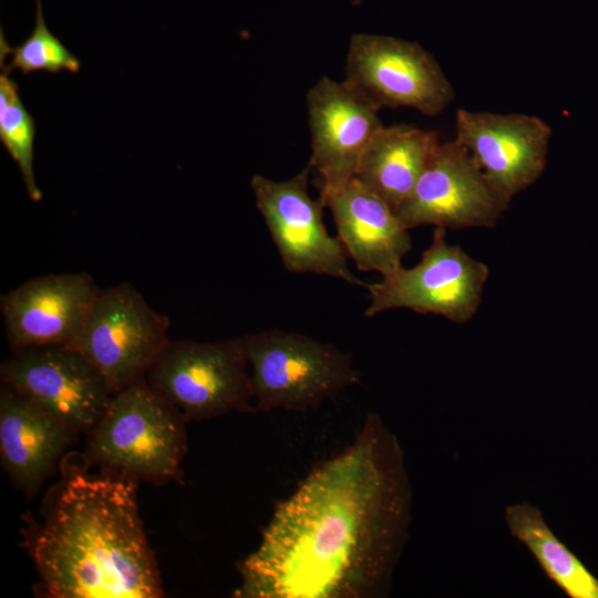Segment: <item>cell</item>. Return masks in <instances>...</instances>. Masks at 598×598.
<instances>
[{
  "label": "cell",
  "instance_id": "obj_6",
  "mask_svg": "<svg viewBox=\"0 0 598 598\" xmlns=\"http://www.w3.org/2000/svg\"><path fill=\"white\" fill-rule=\"evenodd\" d=\"M171 321L131 283L100 290L70 344L105 378L113 394L146 379L169 341Z\"/></svg>",
  "mask_w": 598,
  "mask_h": 598
},
{
  "label": "cell",
  "instance_id": "obj_2",
  "mask_svg": "<svg viewBox=\"0 0 598 598\" xmlns=\"http://www.w3.org/2000/svg\"><path fill=\"white\" fill-rule=\"evenodd\" d=\"M25 547L53 598H159L155 554L137 503V481L63 463Z\"/></svg>",
  "mask_w": 598,
  "mask_h": 598
},
{
  "label": "cell",
  "instance_id": "obj_4",
  "mask_svg": "<svg viewBox=\"0 0 598 598\" xmlns=\"http://www.w3.org/2000/svg\"><path fill=\"white\" fill-rule=\"evenodd\" d=\"M255 412L307 411L361 381L351 355L279 329L243 336Z\"/></svg>",
  "mask_w": 598,
  "mask_h": 598
},
{
  "label": "cell",
  "instance_id": "obj_10",
  "mask_svg": "<svg viewBox=\"0 0 598 598\" xmlns=\"http://www.w3.org/2000/svg\"><path fill=\"white\" fill-rule=\"evenodd\" d=\"M455 138L439 143L410 196L394 210L409 230L493 228L508 207Z\"/></svg>",
  "mask_w": 598,
  "mask_h": 598
},
{
  "label": "cell",
  "instance_id": "obj_13",
  "mask_svg": "<svg viewBox=\"0 0 598 598\" xmlns=\"http://www.w3.org/2000/svg\"><path fill=\"white\" fill-rule=\"evenodd\" d=\"M311 133L309 165L319 175V193L354 177L374 135L384 126L380 107L346 81L322 76L306 95Z\"/></svg>",
  "mask_w": 598,
  "mask_h": 598
},
{
  "label": "cell",
  "instance_id": "obj_16",
  "mask_svg": "<svg viewBox=\"0 0 598 598\" xmlns=\"http://www.w3.org/2000/svg\"><path fill=\"white\" fill-rule=\"evenodd\" d=\"M76 434L32 400L2 383L0 457L12 483L32 495Z\"/></svg>",
  "mask_w": 598,
  "mask_h": 598
},
{
  "label": "cell",
  "instance_id": "obj_5",
  "mask_svg": "<svg viewBox=\"0 0 598 598\" xmlns=\"http://www.w3.org/2000/svg\"><path fill=\"white\" fill-rule=\"evenodd\" d=\"M243 337L217 342L169 340L146 375L148 386L187 422L255 412Z\"/></svg>",
  "mask_w": 598,
  "mask_h": 598
},
{
  "label": "cell",
  "instance_id": "obj_18",
  "mask_svg": "<svg viewBox=\"0 0 598 598\" xmlns=\"http://www.w3.org/2000/svg\"><path fill=\"white\" fill-rule=\"evenodd\" d=\"M504 518L511 535L569 598H598V578L555 535L539 508L525 501L512 504Z\"/></svg>",
  "mask_w": 598,
  "mask_h": 598
},
{
  "label": "cell",
  "instance_id": "obj_19",
  "mask_svg": "<svg viewBox=\"0 0 598 598\" xmlns=\"http://www.w3.org/2000/svg\"><path fill=\"white\" fill-rule=\"evenodd\" d=\"M35 124L24 107L18 84L8 72L0 75V141L19 166L29 197L42 199L33 171Z\"/></svg>",
  "mask_w": 598,
  "mask_h": 598
},
{
  "label": "cell",
  "instance_id": "obj_1",
  "mask_svg": "<svg viewBox=\"0 0 598 598\" xmlns=\"http://www.w3.org/2000/svg\"><path fill=\"white\" fill-rule=\"evenodd\" d=\"M412 488L398 437L369 413L354 441L275 508L237 569L239 598H379L408 540Z\"/></svg>",
  "mask_w": 598,
  "mask_h": 598
},
{
  "label": "cell",
  "instance_id": "obj_9",
  "mask_svg": "<svg viewBox=\"0 0 598 598\" xmlns=\"http://www.w3.org/2000/svg\"><path fill=\"white\" fill-rule=\"evenodd\" d=\"M0 374L2 383L75 434H90L113 396L102 373L71 346L14 349L1 364Z\"/></svg>",
  "mask_w": 598,
  "mask_h": 598
},
{
  "label": "cell",
  "instance_id": "obj_7",
  "mask_svg": "<svg viewBox=\"0 0 598 598\" xmlns=\"http://www.w3.org/2000/svg\"><path fill=\"white\" fill-rule=\"evenodd\" d=\"M489 269L471 257L460 245L446 240V229L435 227L430 246L412 268L401 266L367 283L369 306L365 317L392 309L432 313L466 323L477 312Z\"/></svg>",
  "mask_w": 598,
  "mask_h": 598
},
{
  "label": "cell",
  "instance_id": "obj_15",
  "mask_svg": "<svg viewBox=\"0 0 598 598\" xmlns=\"http://www.w3.org/2000/svg\"><path fill=\"white\" fill-rule=\"evenodd\" d=\"M337 227L338 238L361 271L389 275L411 250L409 230L393 208L359 179L320 194Z\"/></svg>",
  "mask_w": 598,
  "mask_h": 598
},
{
  "label": "cell",
  "instance_id": "obj_20",
  "mask_svg": "<svg viewBox=\"0 0 598 598\" xmlns=\"http://www.w3.org/2000/svg\"><path fill=\"white\" fill-rule=\"evenodd\" d=\"M0 34L1 54L11 55V62L8 65L1 62V69L4 72L10 73V71L18 69L23 74L34 71L58 73L63 70L78 73L80 70L79 59L48 29L42 13L41 0H37L34 29L22 44L11 48L3 38V33Z\"/></svg>",
  "mask_w": 598,
  "mask_h": 598
},
{
  "label": "cell",
  "instance_id": "obj_12",
  "mask_svg": "<svg viewBox=\"0 0 598 598\" xmlns=\"http://www.w3.org/2000/svg\"><path fill=\"white\" fill-rule=\"evenodd\" d=\"M550 138V126L535 115L465 109L455 114V140L508 203L544 173Z\"/></svg>",
  "mask_w": 598,
  "mask_h": 598
},
{
  "label": "cell",
  "instance_id": "obj_3",
  "mask_svg": "<svg viewBox=\"0 0 598 598\" xmlns=\"http://www.w3.org/2000/svg\"><path fill=\"white\" fill-rule=\"evenodd\" d=\"M186 423L145 380L136 382L113 394L101 421L87 434V458L136 481L184 485Z\"/></svg>",
  "mask_w": 598,
  "mask_h": 598
},
{
  "label": "cell",
  "instance_id": "obj_14",
  "mask_svg": "<svg viewBox=\"0 0 598 598\" xmlns=\"http://www.w3.org/2000/svg\"><path fill=\"white\" fill-rule=\"evenodd\" d=\"M87 272L32 278L1 296L4 330L12 348L70 346L100 292Z\"/></svg>",
  "mask_w": 598,
  "mask_h": 598
},
{
  "label": "cell",
  "instance_id": "obj_11",
  "mask_svg": "<svg viewBox=\"0 0 598 598\" xmlns=\"http://www.w3.org/2000/svg\"><path fill=\"white\" fill-rule=\"evenodd\" d=\"M311 166L291 178L277 182L254 175L250 182L256 205L287 270L316 274L363 286L349 269L347 251L323 224L324 205L308 192Z\"/></svg>",
  "mask_w": 598,
  "mask_h": 598
},
{
  "label": "cell",
  "instance_id": "obj_17",
  "mask_svg": "<svg viewBox=\"0 0 598 598\" xmlns=\"http://www.w3.org/2000/svg\"><path fill=\"white\" fill-rule=\"evenodd\" d=\"M439 143L433 131L383 126L364 151L354 177L395 210L412 193Z\"/></svg>",
  "mask_w": 598,
  "mask_h": 598
},
{
  "label": "cell",
  "instance_id": "obj_8",
  "mask_svg": "<svg viewBox=\"0 0 598 598\" xmlns=\"http://www.w3.org/2000/svg\"><path fill=\"white\" fill-rule=\"evenodd\" d=\"M344 81L380 109L404 106L427 116L439 115L454 99L452 83L427 50L389 35L351 37Z\"/></svg>",
  "mask_w": 598,
  "mask_h": 598
}]
</instances>
